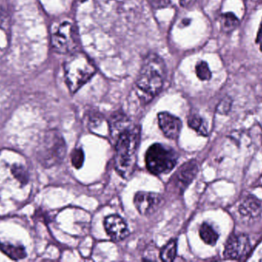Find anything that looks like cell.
<instances>
[{
  "instance_id": "obj_25",
  "label": "cell",
  "mask_w": 262,
  "mask_h": 262,
  "mask_svg": "<svg viewBox=\"0 0 262 262\" xmlns=\"http://www.w3.org/2000/svg\"><path fill=\"white\" fill-rule=\"evenodd\" d=\"M6 13L0 9V27L4 26L6 24Z\"/></svg>"
},
{
  "instance_id": "obj_17",
  "label": "cell",
  "mask_w": 262,
  "mask_h": 262,
  "mask_svg": "<svg viewBox=\"0 0 262 262\" xmlns=\"http://www.w3.org/2000/svg\"><path fill=\"white\" fill-rule=\"evenodd\" d=\"M177 244L176 240H171L160 252V258L162 261L170 262L174 261L177 256Z\"/></svg>"
},
{
  "instance_id": "obj_7",
  "label": "cell",
  "mask_w": 262,
  "mask_h": 262,
  "mask_svg": "<svg viewBox=\"0 0 262 262\" xmlns=\"http://www.w3.org/2000/svg\"><path fill=\"white\" fill-rule=\"evenodd\" d=\"M199 172L198 163L195 160H190L179 168L172 175L169 185L177 193L182 194L192 183Z\"/></svg>"
},
{
  "instance_id": "obj_19",
  "label": "cell",
  "mask_w": 262,
  "mask_h": 262,
  "mask_svg": "<svg viewBox=\"0 0 262 262\" xmlns=\"http://www.w3.org/2000/svg\"><path fill=\"white\" fill-rule=\"evenodd\" d=\"M195 72L198 78L203 81H208L212 78V72L206 62L201 61L197 63L195 66Z\"/></svg>"
},
{
  "instance_id": "obj_14",
  "label": "cell",
  "mask_w": 262,
  "mask_h": 262,
  "mask_svg": "<svg viewBox=\"0 0 262 262\" xmlns=\"http://www.w3.org/2000/svg\"><path fill=\"white\" fill-rule=\"evenodd\" d=\"M200 235L202 240L209 246H215L220 237L216 231L207 223H203L200 226Z\"/></svg>"
},
{
  "instance_id": "obj_20",
  "label": "cell",
  "mask_w": 262,
  "mask_h": 262,
  "mask_svg": "<svg viewBox=\"0 0 262 262\" xmlns=\"http://www.w3.org/2000/svg\"><path fill=\"white\" fill-rule=\"evenodd\" d=\"M71 160H72V166L75 169H81L83 166L84 161V154L81 149H75L72 151L71 155Z\"/></svg>"
},
{
  "instance_id": "obj_22",
  "label": "cell",
  "mask_w": 262,
  "mask_h": 262,
  "mask_svg": "<svg viewBox=\"0 0 262 262\" xmlns=\"http://www.w3.org/2000/svg\"><path fill=\"white\" fill-rule=\"evenodd\" d=\"M150 3L155 9H163L169 6L170 0H150Z\"/></svg>"
},
{
  "instance_id": "obj_8",
  "label": "cell",
  "mask_w": 262,
  "mask_h": 262,
  "mask_svg": "<svg viewBox=\"0 0 262 262\" xmlns=\"http://www.w3.org/2000/svg\"><path fill=\"white\" fill-rule=\"evenodd\" d=\"M251 243L245 234H234L228 238L225 246L224 256L228 259L240 260L250 252Z\"/></svg>"
},
{
  "instance_id": "obj_6",
  "label": "cell",
  "mask_w": 262,
  "mask_h": 262,
  "mask_svg": "<svg viewBox=\"0 0 262 262\" xmlns=\"http://www.w3.org/2000/svg\"><path fill=\"white\" fill-rule=\"evenodd\" d=\"M52 46L60 53L71 54L75 52L78 46V35L72 23L64 22L60 25L52 35Z\"/></svg>"
},
{
  "instance_id": "obj_1",
  "label": "cell",
  "mask_w": 262,
  "mask_h": 262,
  "mask_svg": "<svg viewBox=\"0 0 262 262\" xmlns=\"http://www.w3.org/2000/svg\"><path fill=\"white\" fill-rule=\"evenodd\" d=\"M113 139L115 141V169L123 178H130L137 167V151L140 141V126L130 124Z\"/></svg>"
},
{
  "instance_id": "obj_18",
  "label": "cell",
  "mask_w": 262,
  "mask_h": 262,
  "mask_svg": "<svg viewBox=\"0 0 262 262\" xmlns=\"http://www.w3.org/2000/svg\"><path fill=\"white\" fill-rule=\"evenodd\" d=\"M11 172L13 175L14 178L19 182L23 186L28 184L29 181V173L26 170V168L23 166H18V165H14L11 169Z\"/></svg>"
},
{
  "instance_id": "obj_15",
  "label": "cell",
  "mask_w": 262,
  "mask_h": 262,
  "mask_svg": "<svg viewBox=\"0 0 262 262\" xmlns=\"http://www.w3.org/2000/svg\"><path fill=\"white\" fill-rule=\"evenodd\" d=\"M222 29L224 32H229L233 31L239 24V20L236 15L232 12H226L223 14L220 19Z\"/></svg>"
},
{
  "instance_id": "obj_23",
  "label": "cell",
  "mask_w": 262,
  "mask_h": 262,
  "mask_svg": "<svg viewBox=\"0 0 262 262\" xmlns=\"http://www.w3.org/2000/svg\"><path fill=\"white\" fill-rule=\"evenodd\" d=\"M256 43L259 46L260 49L262 52V21L260 25L259 30H258V35H257Z\"/></svg>"
},
{
  "instance_id": "obj_21",
  "label": "cell",
  "mask_w": 262,
  "mask_h": 262,
  "mask_svg": "<svg viewBox=\"0 0 262 262\" xmlns=\"http://www.w3.org/2000/svg\"><path fill=\"white\" fill-rule=\"evenodd\" d=\"M232 101L229 97H226L220 102L219 106H217V112L221 115H226L229 113L232 108Z\"/></svg>"
},
{
  "instance_id": "obj_4",
  "label": "cell",
  "mask_w": 262,
  "mask_h": 262,
  "mask_svg": "<svg viewBox=\"0 0 262 262\" xmlns=\"http://www.w3.org/2000/svg\"><path fill=\"white\" fill-rule=\"evenodd\" d=\"M37 158L46 168L60 164L66 154V144L61 134L48 132L38 145Z\"/></svg>"
},
{
  "instance_id": "obj_13",
  "label": "cell",
  "mask_w": 262,
  "mask_h": 262,
  "mask_svg": "<svg viewBox=\"0 0 262 262\" xmlns=\"http://www.w3.org/2000/svg\"><path fill=\"white\" fill-rule=\"evenodd\" d=\"M0 252L15 261L23 259L27 255L26 249L23 246L11 244L7 241L6 243L0 241Z\"/></svg>"
},
{
  "instance_id": "obj_24",
  "label": "cell",
  "mask_w": 262,
  "mask_h": 262,
  "mask_svg": "<svg viewBox=\"0 0 262 262\" xmlns=\"http://www.w3.org/2000/svg\"><path fill=\"white\" fill-rule=\"evenodd\" d=\"M196 0H180V5L184 8H189L195 3Z\"/></svg>"
},
{
  "instance_id": "obj_12",
  "label": "cell",
  "mask_w": 262,
  "mask_h": 262,
  "mask_svg": "<svg viewBox=\"0 0 262 262\" xmlns=\"http://www.w3.org/2000/svg\"><path fill=\"white\" fill-rule=\"evenodd\" d=\"M261 201L252 195H248L238 207L240 214L243 216L255 218L261 212Z\"/></svg>"
},
{
  "instance_id": "obj_10",
  "label": "cell",
  "mask_w": 262,
  "mask_h": 262,
  "mask_svg": "<svg viewBox=\"0 0 262 262\" xmlns=\"http://www.w3.org/2000/svg\"><path fill=\"white\" fill-rule=\"evenodd\" d=\"M158 123L163 135L170 139H177L181 132L183 123L178 117L162 112L158 114Z\"/></svg>"
},
{
  "instance_id": "obj_5",
  "label": "cell",
  "mask_w": 262,
  "mask_h": 262,
  "mask_svg": "<svg viewBox=\"0 0 262 262\" xmlns=\"http://www.w3.org/2000/svg\"><path fill=\"white\" fill-rule=\"evenodd\" d=\"M177 154L173 149L160 143L152 145L145 155L148 171L155 175L170 172L177 164Z\"/></svg>"
},
{
  "instance_id": "obj_9",
  "label": "cell",
  "mask_w": 262,
  "mask_h": 262,
  "mask_svg": "<svg viewBox=\"0 0 262 262\" xmlns=\"http://www.w3.org/2000/svg\"><path fill=\"white\" fill-rule=\"evenodd\" d=\"M160 203L161 197L154 192H138L134 196V206L142 215H149L154 213Z\"/></svg>"
},
{
  "instance_id": "obj_2",
  "label": "cell",
  "mask_w": 262,
  "mask_h": 262,
  "mask_svg": "<svg viewBox=\"0 0 262 262\" xmlns=\"http://www.w3.org/2000/svg\"><path fill=\"white\" fill-rule=\"evenodd\" d=\"M165 65L163 59L155 54L145 58L136 83L137 93L143 103L150 102L158 95L163 86Z\"/></svg>"
},
{
  "instance_id": "obj_16",
  "label": "cell",
  "mask_w": 262,
  "mask_h": 262,
  "mask_svg": "<svg viewBox=\"0 0 262 262\" xmlns=\"http://www.w3.org/2000/svg\"><path fill=\"white\" fill-rule=\"evenodd\" d=\"M188 125L191 129L196 131L199 134L206 136L208 135L207 126L203 118L199 115H191L188 118Z\"/></svg>"
},
{
  "instance_id": "obj_3",
  "label": "cell",
  "mask_w": 262,
  "mask_h": 262,
  "mask_svg": "<svg viewBox=\"0 0 262 262\" xmlns=\"http://www.w3.org/2000/svg\"><path fill=\"white\" fill-rule=\"evenodd\" d=\"M64 70L69 91L75 93L93 77L96 68L85 54L74 52L64 62Z\"/></svg>"
},
{
  "instance_id": "obj_11",
  "label": "cell",
  "mask_w": 262,
  "mask_h": 262,
  "mask_svg": "<svg viewBox=\"0 0 262 262\" xmlns=\"http://www.w3.org/2000/svg\"><path fill=\"white\" fill-rule=\"evenodd\" d=\"M104 228L108 236L114 241H121L128 236L127 223L119 215H112L104 219Z\"/></svg>"
}]
</instances>
